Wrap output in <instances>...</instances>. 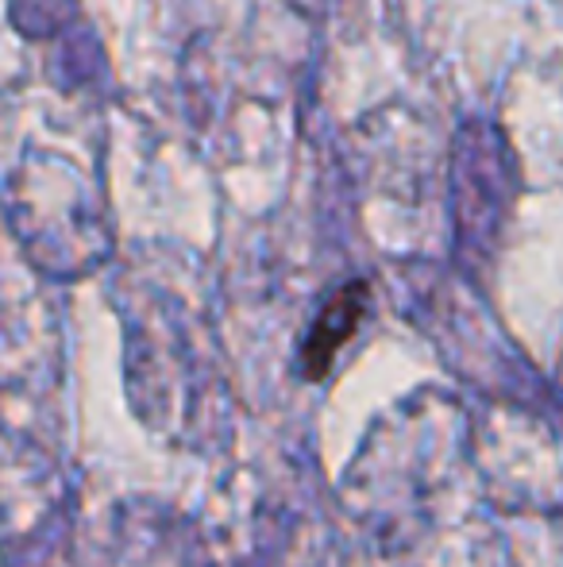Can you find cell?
<instances>
[{
	"label": "cell",
	"instance_id": "cell-1",
	"mask_svg": "<svg viewBox=\"0 0 563 567\" xmlns=\"http://www.w3.org/2000/svg\"><path fill=\"white\" fill-rule=\"evenodd\" d=\"M363 301H367V293H363L359 286H355V290H347V293H340L336 306H332L329 313L321 317L313 340H309V367H316V371H321V367L329 363V355L336 351V343L347 340V332L359 324Z\"/></svg>",
	"mask_w": 563,
	"mask_h": 567
}]
</instances>
